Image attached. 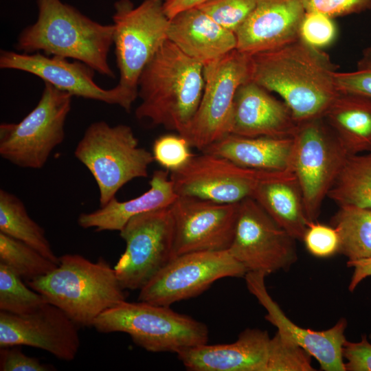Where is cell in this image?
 <instances>
[{
	"label": "cell",
	"instance_id": "cell-27",
	"mask_svg": "<svg viewBox=\"0 0 371 371\" xmlns=\"http://www.w3.org/2000/svg\"><path fill=\"white\" fill-rule=\"evenodd\" d=\"M0 232L23 242L58 264L59 257L54 253L44 229L29 216L19 197L3 189L0 190Z\"/></svg>",
	"mask_w": 371,
	"mask_h": 371
},
{
	"label": "cell",
	"instance_id": "cell-26",
	"mask_svg": "<svg viewBox=\"0 0 371 371\" xmlns=\"http://www.w3.org/2000/svg\"><path fill=\"white\" fill-rule=\"evenodd\" d=\"M323 117L349 155L371 153V99L339 92Z\"/></svg>",
	"mask_w": 371,
	"mask_h": 371
},
{
	"label": "cell",
	"instance_id": "cell-23",
	"mask_svg": "<svg viewBox=\"0 0 371 371\" xmlns=\"http://www.w3.org/2000/svg\"><path fill=\"white\" fill-rule=\"evenodd\" d=\"M150 188L132 199L120 201L116 197L94 212L81 213L78 223L82 228L97 232L120 231L133 217L150 211L170 207L178 195L166 170H155Z\"/></svg>",
	"mask_w": 371,
	"mask_h": 371
},
{
	"label": "cell",
	"instance_id": "cell-7",
	"mask_svg": "<svg viewBox=\"0 0 371 371\" xmlns=\"http://www.w3.org/2000/svg\"><path fill=\"white\" fill-rule=\"evenodd\" d=\"M114 8L113 44L120 72L117 85L135 100L144 69L168 39L170 19L164 0H144L137 7L130 0H119Z\"/></svg>",
	"mask_w": 371,
	"mask_h": 371
},
{
	"label": "cell",
	"instance_id": "cell-9",
	"mask_svg": "<svg viewBox=\"0 0 371 371\" xmlns=\"http://www.w3.org/2000/svg\"><path fill=\"white\" fill-rule=\"evenodd\" d=\"M348 155L323 117L298 123L291 170L302 191L310 222L317 219L322 203Z\"/></svg>",
	"mask_w": 371,
	"mask_h": 371
},
{
	"label": "cell",
	"instance_id": "cell-16",
	"mask_svg": "<svg viewBox=\"0 0 371 371\" xmlns=\"http://www.w3.org/2000/svg\"><path fill=\"white\" fill-rule=\"evenodd\" d=\"M0 68L30 73L72 96L118 105L126 112L131 111L135 102L117 85L110 89L99 87L93 80L95 71L78 60L71 62L67 58L40 52L24 54L1 50Z\"/></svg>",
	"mask_w": 371,
	"mask_h": 371
},
{
	"label": "cell",
	"instance_id": "cell-8",
	"mask_svg": "<svg viewBox=\"0 0 371 371\" xmlns=\"http://www.w3.org/2000/svg\"><path fill=\"white\" fill-rule=\"evenodd\" d=\"M72 95L45 82L36 106L18 123L0 125V155L24 168L41 169L65 139Z\"/></svg>",
	"mask_w": 371,
	"mask_h": 371
},
{
	"label": "cell",
	"instance_id": "cell-18",
	"mask_svg": "<svg viewBox=\"0 0 371 371\" xmlns=\"http://www.w3.org/2000/svg\"><path fill=\"white\" fill-rule=\"evenodd\" d=\"M266 276L263 273L254 271L245 275L248 290L267 311L265 319L315 358L322 370L346 371L343 346L346 340V319H340L332 328L321 331L297 326L286 316L268 293L265 282Z\"/></svg>",
	"mask_w": 371,
	"mask_h": 371
},
{
	"label": "cell",
	"instance_id": "cell-29",
	"mask_svg": "<svg viewBox=\"0 0 371 371\" xmlns=\"http://www.w3.org/2000/svg\"><path fill=\"white\" fill-rule=\"evenodd\" d=\"M339 233V253L348 260L371 258V209L339 207L331 218Z\"/></svg>",
	"mask_w": 371,
	"mask_h": 371
},
{
	"label": "cell",
	"instance_id": "cell-37",
	"mask_svg": "<svg viewBox=\"0 0 371 371\" xmlns=\"http://www.w3.org/2000/svg\"><path fill=\"white\" fill-rule=\"evenodd\" d=\"M308 251L313 256L325 258L339 253V235L332 225L316 221L311 222L305 232L303 240Z\"/></svg>",
	"mask_w": 371,
	"mask_h": 371
},
{
	"label": "cell",
	"instance_id": "cell-32",
	"mask_svg": "<svg viewBox=\"0 0 371 371\" xmlns=\"http://www.w3.org/2000/svg\"><path fill=\"white\" fill-rule=\"evenodd\" d=\"M312 356L286 334L270 338L266 371H313Z\"/></svg>",
	"mask_w": 371,
	"mask_h": 371
},
{
	"label": "cell",
	"instance_id": "cell-31",
	"mask_svg": "<svg viewBox=\"0 0 371 371\" xmlns=\"http://www.w3.org/2000/svg\"><path fill=\"white\" fill-rule=\"evenodd\" d=\"M21 278L0 263V310L24 315L47 303L45 297L26 285Z\"/></svg>",
	"mask_w": 371,
	"mask_h": 371
},
{
	"label": "cell",
	"instance_id": "cell-2",
	"mask_svg": "<svg viewBox=\"0 0 371 371\" xmlns=\"http://www.w3.org/2000/svg\"><path fill=\"white\" fill-rule=\"evenodd\" d=\"M203 69L167 39L139 77L136 117L183 135L201 100Z\"/></svg>",
	"mask_w": 371,
	"mask_h": 371
},
{
	"label": "cell",
	"instance_id": "cell-19",
	"mask_svg": "<svg viewBox=\"0 0 371 371\" xmlns=\"http://www.w3.org/2000/svg\"><path fill=\"white\" fill-rule=\"evenodd\" d=\"M305 13L303 0H258L235 32L236 49L253 55L298 40Z\"/></svg>",
	"mask_w": 371,
	"mask_h": 371
},
{
	"label": "cell",
	"instance_id": "cell-6",
	"mask_svg": "<svg viewBox=\"0 0 371 371\" xmlns=\"http://www.w3.org/2000/svg\"><path fill=\"white\" fill-rule=\"evenodd\" d=\"M93 326L102 333H127L134 343L152 352L177 354L207 344L209 335L205 324L169 306L142 301H124L100 314Z\"/></svg>",
	"mask_w": 371,
	"mask_h": 371
},
{
	"label": "cell",
	"instance_id": "cell-38",
	"mask_svg": "<svg viewBox=\"0 0 371 371\" xmlns=\"http://www.w3.org/2000/svg\"><path fill=\"white\" fill-rule=\"evenodd\" d=\"M306 12H318L331 18L358 14L371 8V0H303Z\"/></svg>",
	"mask_w": 371,
	"mask_h": 371
},
{
	"label": "cell",
	"instance_id": "cell-20",
	"mask_svg": "<svg viewBox=\"0 0 371 371\" xmlns=\"http://www.w3.org/2000/svg\"><path fill=\"white\" fill-rule=\"evenodd\" d=\"M298 123L283 100L248 80L237 89L229 134L244 137H293Z\"/></svg>",
	"mask_w": 371,
	"mask_h": 371
},
{
	"label": "cell",
	"instance_id": "cell-30",
	"mask_svg": "<svg viewBox=\"0 0 371 371\" xmlns=\"http://www.w3.org/2000/svg\"><path fill=\"white\" fill-rule=\"evenodd\" d=\"M0 263L26 280L45 276L58 265L33 247L2 232Z\"/></svg>",
	"mask_w": 371,
	"mask_h": 371
},
{
	"label": "cell",
	"instance_id": "cell-13",
	"mask_svg": "<svg viewBox=\"0 0 371 371\" xmlns=\"http://www.w3.org/2000/svg\"><path fill=\"white\" fill-rule=\"evenodd\" d=\"M295 240L250 197L239 203L234 236L227 251L247 272L268 276L286 271L297 261Z\"/></svg>",
	"mask_w": 371,
	"mask_h": 371
},
{
	"label": "cell",
	"instance_id": "cell-10",
	"mask_svg": "<svg viewBox=\"0 0 371 371\" xmlns=\"http://www.w3.org/2000/svg\"><path fill=\"white\" fill-rule=\"evenodd\" d=\"M120 234L126 249L114 270L124 289L140 290L175 257L170 207L131 218Z\"/></svg>",
	"mask_w": 371,
	"mask_h": 371
},
{
	"label": "cell",
	"instance_id": "cell-22",
	"mask_svg": "<svg viewBox=\"0 0 371 371\" xmlns=\"http://www.w3.org/2000/svg\"><path fill=\"white\" fill-rule=\"evenodd\" d=\"M167 36L183 53L203 66L236 49L237 45L234 32L220 25L198 7L170 19Z\"/></svg>",
	"mask_w": 371,
	"mask_h": 371
},
{
	"label": "cell",
	"instance_id": "cell-28",
	"mask_svg": "<svg viewBox=\"0 0 371 371\" xmlns=\"http://www.w3.org/2000/svg\"><path fill=\"white\" fill-rule=\"evenodd\" d=\"M327 196L339 207L371 209V153L349 155Z\"/></svg>",
	"mask_w": 371,
	"mask_h": 371
},
{
	"label": "cell",
	"instance_id": "cell-40",
	"mask_svg": "<svg viewBox=\"0 0 371 371\" xmlns=\"http://www.w3.org/2000/svg\"><path fill=\"white\" fill-rule=\"evenodd\" d=\"M346 371H371V344L366 335L357 342L347 340L343 346Z\"/></svg>",
	"mask_w": 371,
	"mask_h": 371
},
{
	"label": "cell",
	"instance_id": "cell-14",
	"mask_svg": "<svg viewBox=\"0 0 371 371\" xmlns=\"http://www.w3.org/2000/svg\"><path fill=\"white\" fill-rule=\"evenodd\" d=\"M270 172L245 168L223 157L201 152L170 172V177L178 196L238 203L251 198L258 183Z\"/></svg>",
	"mask_w": 371,
	"mask_h": 371
},
{
	"label": "cell",
	"instance_id": "cell-42",
	"mask_svg": "<svg viewBox=\"0 0 371 371\" xmlns=\"http://www.w3.org/2000/svg\"><path fill=\"white\" fill-rule=\"evenodd\" d=\"M210 0H164V10L166 16L171 19L186 10L196 8Z\"/></svg>",
	"mask_w": 371,
	"mask_h": 371
},
{
	"label": "cell",
	"instance_id": "cell-21",
	"mask_svg": "<svg viewBox=\"0 0 371 371\" xmlns=\"http://www.w3.org/2000/svg\"><path fill=\"white\" fill-rule=\"evenodd\" d=\"M269 340L267 330L247 328L234 343L190 347L177 357L192 371H266Z\"/></svg>",
	"mask_w": 371,
	"mask_h": 371
},
{
	"label": "cell",
	"instance_id": "cell-11",
	"mask_svg": "<svg viewBox=\"0 0 371 371\" xmlns=\"http://www.w3.org/2000/svg\"><path fill=\"white\" fill-rule=\"evenodd\" d=\"M251 55L236 49L204 66V89L198 109L182 135L202 151L229 134L234 96L249 80Z\"/></svg>",
	"mask_w": 371,
	"mask_h": 371
},
{
	"label": "cell",
	"instance_id": "cell-24",
	"mask_svg": "<svg viewBox=\"0 0 371 371\" xmlns=\"http://www.w3.org/2000/svg\"><path fill=\"white\" fill-rule=\"evenodd\" d=\"M251 198L293 238L303 240L311 222L292 171L270 172L258 183Z\"/></svg>",
	"mask_w": 371,
	"mask_h": 371
},
{
	"label": "cell",
	"instance_id": "cell-36",
	"mask_svg": "<svg viewBox=\"0 0 371 371\" xmlns=\"http://www.w3.org/2000/svg\"><path fill=\"white\" fill-rule=\"evenodd\" d=\"M336 34L333 18L318 12H306L300 28V38L304 43L320 49L333 42Z\"/></svg>",
	"mask_w": 371,
	"mask_h": 371
},
{
	"label": "cell",
	"instance_id": "cell-33",
	"mask_svg": "<svg viewBox=\"0 0 371 371\" xmlns=\"http://www.w3.org/2000/svg\"><path fill=\"white\" fill-rule=\"evenodd\" d=\"M258 0H210L198 8L224 28L236 32L254 10Z\"/></svg>",
	"mask_w": 371,
	"mask_h": 371
},
{
	"label": "cell",
	"instance_id": "cell-17",
	"mask_svg": "<svg viewBox=\"0 0 371 371\" xmlns=\"http://www.w3.org/2000/svg\"><path fill=\"white\" fill-rule=\"evenodd\" d=\"M78 326L60 308L49 302L24 315L0 311V348L27 346L57 359L72 361L80 340Z\"/></svg>",
	"mask_w": 371,
	"mask_h": 371
},
{
	"label": "cell",
	"instance_id": "cell-25",
	"mask_svg": "<svg viewBox=\"0 0 371 371\" xmlns=\"http://www.w3.org/2000/svg\"><path fill=\"white\" fill-rule=\"evenodd\" d=\"M293 137H244L227 134L201 152L223 157L247 168L291 171Z\"/></svg>",
	"mask_w": 371,
	"mask_h": 371
},
{
	"label": "cell",
	"instance_id": "cell-15",
	"mask_svg": "<svg viewBox=\"0 0 371 371\" xmlns=\"http://www.w3.org/2000/svg\"><path fill=\"white\" fill-rule=\"evenodd\" d=\"M175 229V256L204 251H227L234 236L238 203H220L178 196L170 206Z\"/></svg>",
	"mask_w": 371,
	"mask_h": 371
},
{
	"label": "cell",
	"instance_id": "cell-39",
	"mask_svg": "<svg viewBox=\"0 0 371 371\" xmlns=\"http://www.w3.org/2000/svg\"><path fill=\"white\" fill-rule=\"evenodd\" d=\"M0 348L1 371H52L56 370L52 365L43 363L37 358L25 355L17 346Z\"/></svg>",
	"mask_w": 371,
	"mask_h": 371
},
{
	"label": "cell",
	"instance_id": "cell-3",
	"mask_svg": "<svg viewBox=\"0 0 371 371\" xmlns=\"http://www.w3.org/2000/svg\"><path fill=\"white\" fill-rule=\"evenodd\" d=\"M37 3L38 19L19 34L17 50L71 58L115 78L108 61L113 44V24L94 21L60 0H37Z\"/></svg>",
	"mask_w": 371,
	"mask_h": 371
},
{
	"label": "cell",
	"instance_id": "cell-1",
	"mask_svg": "<svg viewBox=\"0 0 371 371\" xmlns=\"http://www.w3.org/2000/svg\"><path fill=\"white\" fill-rule=\"evenodd\" d=\"M329 56L298 40L251 55L249 80L278 94L297 123L323 117L339 95Z\"/></svg>",
	"mask_w": 371,
	"mask_h": 371
},
{
	"label": "cell",
	"instance_id": "cell-41",
	"mask_svg": "<svg viewBox=\"0 0 371 371\" xmlns=\"http://www.w3.org/2000/svg\"><path fill=\"white\" fill-rule=\"evenodd\" d=\"M347 266L354 268L348 286L349 291L352 292L361 281L371 276V258L348 260Z\"/></svg>",
	"mask_w": 371,
	"mask_h": 371
},
{
	"label": "cell",
	"instance_id": "cell-12",
	"mask_svg": "<svg viewBox=\"0 0 371 371\" xmlns=\"http://www.w3.org/2000/svg\"><path fill=\"white\" fill-rule=\"evenodd\" d=\"M245 267L228 251H204L175 257L140 290L138 300L170 306L203 293L215 281L243 277Z\"/></svg>",
	"mask_w": 371,
	"mask_h": 371
},
{
	"label": "cell",
	"instance_id": "cell-35",
	"mask_svg": "<svg viewBox=\"0 0 371 371\" xmlns=\"http://www.w3.org/2000/svg\"><path fill=\"white\" fill-rule=\"evenodd\" d=\"M335 82L339 92L359 95L371 99V46L363 49L355 71H336Z\"/></svg>",
	"mask_w": 371,
	"mask_h": 371
},
{
	"label": "cell",
	"instance_id": "cell-4",
	"mask_svg": "<svg viewBox=\"0 0 371 371\" xmlns=\"http://www.w3.org/2000/svg\"><path fill=\"white\" fill-rule=\"evenodd\" d=\"M26 283L78 326H93L100 314L126 301L114 268L102 258L93 262L67 254L59 257L54 270Z\"/></svg>",
	"mask_w": 371,
	"mask_h": 371
},
{
	"label": "cell",
	"instance_id": "cell-34",
	"mask_svg": "<svg viewBox=\"0 0 371 371\" xmlns=\"http://www.w3.org/2000/svg\"><path fill=\"white\" fill-rule=\"evenodd\" d=\"M188 141L179 134H166L157 137L153 144L154 160L164 169L173 172L184 165L194 155Z\"/></svg>",
	"mask_w": 371,
	"mask_h": 371
},
{
	"label": "cell",
	"instance_id": "cell-5",
	"mask_svg": "<svg viewBox=\"0 0 371 371\" xmlns=\"http://www.w3.org/2000/svg\"><path fill=\"white\" fill-rule=\"evenodd\" d=\"M74 154L93 177L100 207L116 197L129 181L147 177L155 161L151 152L139 146L130 126H111L104 121L93 122L86 128Z\"/></svg>",
	"mask_w": 371,
	"mask_h": 371
}]
</instances>
